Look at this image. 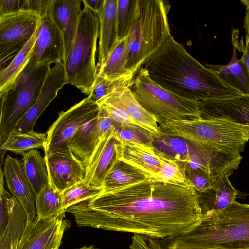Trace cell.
<instances>
[{
	"instance_id": "23",
	"label": "cell",
	"mask_w": 249,
	"mask_h": 249,
	"mask_svg": "<svg viewBox=\"0 0 249 249\" xmlns=\"http://www.w3.org/2000/svg\"><path fill=\"white\" fill-rule=\"evenodd\" d=\"M118 0H105L100 19L98 71L106 62L118 40L117 12Z\"/></svg>"
},
{
	"instance_id": "8",
	"label": "cell",
	"mask_w": 249,
	"mask_h": 249,
	"mask_svg": "<svg viewBox=\"0 0 249 249\" xmlns=\"http://www.w3.org/2000/svg\"><path fill=\"white\" fill-rule=\"evenodd\" d=\"M132 88L135 98L154 116L159 126L174 120L202 118L198 102L167 90L153 81L143 67L135 77Z\"/></svg>"
},
{
	"instance_id": "14",
	"label": "cell",
	"mask_w": 249,
	"mask_h": 249,
	"mask_svg": "<svg viewBox=\"0 0 249 249\" xmlns=\"http://www.w3.org/2000/svg\"><path fill=\"white\" fill-rule=\"evenodd\" d=\"M114 124V122L99 109L98 115L84 124L73 137L71 152L85 169L101 137Z\"/></svg>"
},
{
	"instance_id": "42",
	"label": "cell",
	"mask_w": 249,
	"mask_h": 249,
	"mask_svg": "<svg viewBox=\"0 0 249 249\" xmlns=\"http://www.w3.org/2000/svg\"><path fill=\"white\" fill-rule=\"evenodd\" d=\"M22 0H0V16L21 10Z\"/></svg>"
},
{
	"instance_id": "30",
	"label": "cell",
	"mask_w": 249,
	"mask_h": 249,
	"mask_svg": "<svg viewBox=\"0 0 249 249\" xmlns=\"http://www.w3.org/2000/svg\"><path fill=\"white\" fill-rule=\"evenodd\" d=\"M37 216L40 218L65 217L62 193L50 183L43 187L36 196Z\"/></svg>"
},
{
	"instance_id": "26",
	"label": "cell",
	"mask_w": 249,
	"mask_h": 249,
	"mask_svg": "<svg viewBox=\"0 0 249 249\" xmlns=\"http://www.w3.org/2000/svg\"><path fill=\"white\" fill-rule=\"evenodd\" d=\"M21 155L25 173L36 196L43 187L50 183L45 157L36 149Z\"/></svg>"
},
{
	"instance_id": "35",
	"label": "cell",
	"mask_w": 249,
	"mask_h": 249,
	"mask_svg": "<svg viewBox=\"0 0 249 249\" xmlns=\"http://www.w3.org/2000/svg\"><path fill=\"white\" fill-rule=\"evenodd\" d=\"M103 190L86 184L83 181L77 183L64 190L62 193L63 207L64 211L70 207L92 198Z\"/></svg>"
},
{
	"instance_id": "31",
	"label": "cell",
	"mask_w": 249,
	"mask_h": 249,
	"mask_svg": "<svg viewBox=\"0 0 249 249\" xmlns=\"http://www.w3.org/2000/svg\"><path fill=\"white\" fill-rule=\"evenodd\" d=\"M46 140V133H38L34 130L22 133L14 129L0 149L21 154L33 149H44Z\"/></svg>"
},
{
	"instance_id": "34",
	"label": "cell",
	"mask_w": 249,
	"mask_h": 249,
	"mask_svg": "<svg viewBox=\"0 0 249 249\" xmlns=\"http://www.w3.org/2000/svg\"><path fill=\"white\" fill-rule=\"evenodd\" d=\"M135 73H131L114 79H106L97 75L88 96L97 102L109 94L125 87L132 88Z\"/></svg>"
},
{
	"instance_id": "15",
	"label": "cell",
	"mask_w": 249,
	"mask_h": 249,
	"mask_svg": "<svg viewBox=\"0 0 249 249\" xmlns=\"http://www.w3.org/2000/svg\"><path fill=\"white\" fill-rule=\"evenodd\" d=\"M64 57V43L60 30L51 18H41L30 60L38 66L63 63Z\"/></svg>"
},
{
	"instance_id": "25",
	"label": "cell",
	"mask_w": 249,
	"mask_h": 249,
	"mask_svg": "<svg viewBox=\"0 0 249 249\" xmlns=\"http://www.w3.org/2000/svg\"><path fill=\"white\" fill-rule=\"evenodd\" d=\"M238 30L232 32V56L226 65L207 64V67L215 72L228 84L240 90L243 94L249 95V80L247 77L240 59H237L236 51L239 48Z\"/></svg>"
},
{
	"instance_id": "27",
	"label": "cell",
	"mask_w": 249,
	"mask_h": 249,
	"mask_svg": "<svg viewBox=\"0 0 249 249\" xmlns=\"http://www.w3.org/2000/svg\"><path fill=\"white\" fill-rule=\"evenodd\" d=\"M40 24L32 37L9 65L0 71V95L11 88L29 62L32 55Z\"/></svg>"
},
{
	"instance_id": "3",
	"label": "cell",
	"mask_w": 249,
	"mask_h": 249,
	"mask_svg": "<svg viewBox=\"0 0 249 249\" xmlns=\"http://www.w3.org/2000/svg\"><path fill=\"white\" fill-rule=\"evenodd\" d=\"M168 249H249V204L236 201L200 220L189 230L163 240Z\"/></svg>"
},
{
	"instance_id": "6",
	"label": "cell",
	"mask_w": 249,
	"mask_h": 249,
	"mask_svg": "<svg viewBox=\"0 0 249 249\" xmlns=\"http://www.w3.org/2000/svg\"><path fill=\"white\" fill-rule=\"evenodd\" d=\"M83 4L75 36L63 65L68 84L89 96L98 74L95 55L100 19L95 11Z\"/></svg>"
},
{
	"instance_id": "45",
	"label": "cell",
	"mask_w": 249,
	"mask_h": 249,
	"mask_svg": "<svg viewBox=\"0 0 249 249\" xmlns=\"http://www.w3.org/2000/svg\"><path fill=\"white\" fill-rule=\"evenodd\" d=\"M244 27L246 31V36H249V8L246 9L244 20Z\"/></svg>"
},
{
	"instance_id": "29",
	"label": "cell",
	"mask_w": 249,
	"mask_h": 249,
	"mask_svg": "<svg viewBox=\"0 0 249 249\" xmlns=\"http://www.w3.org/2000/svg\"><path fill=\"white\" fill-rule=\"evenodd\" d=\"M147 178L149 177L140 170L117 160L105 178L103 190L107 191L127 186Z\"/></svg>"
},
{
	"instance_id": "39",
	"label": "cell",
	"mask_w": 249,
	"mask_h": 249,
	"mask_svg": "<svg viewBox=\"0 0 249 249\" xmlns=\"http://www.w3.org/2000/svg\"><path fill=\"white\" fill-rule=\"evenodd\" d=\"M4 173L0 172V234L5 230L8 221V199L10 196L4 187Z\"/></svg>"
},
{
	"instance_id": "48",
	"label": "cell",
	"mask_w": 249,
	"mask_h": 249,
	"mask_svg": "<svg viewBox=\"0 0 249 249\" xmlns=\"http://www.w3.org/2000/svg\"><path fill=\"white\" fill-rule=\"evenodd\" d=\"M171 249H213V248H186V249H177L174 248Z\"/></svg>"
},
{
	"instance_id": "32",
	"label": "cell",
	"mask_w": 249,
	"mask_h": 249,
	"mask_svg": "<svg viewBox=\"0 0 249 249\" xmlns=\"http://www.w3.org/2000/svg\"><path fill=\"white\" fill-rule=\"evenodd\" d=\"M127 37L118 41L105 64L99 68L98 76L106 79H114L132 73L126 68Z\"/></svg>"
},
{
	"instance_id": "9",
	"label": "cell",
	"mask_w": 249,
	"mask_h": 249,
	"mask_svg": "<svg viewBox=\"0 0 249 249\" xmlns=\"http://www.w3.org/2000/svg\"><path fill=\"white\" fill-rule=\"evenodd\" d=\"M99 111L97 103L89 96L65 111L58 113V117L50 126L44 148L45 155L59 152L71 153V140L86 123L95 118Z\"/></svg>"
},
{
	"instance_id": "36",
	"label": "cell",
	"mask_w": 249,
	"mask_h": 249,
	"mask_svg": "<svg viewBox=\"0 0 249 249\" xmlns=\"http://www.w3.org/2000/svg\"><path fill=\"white\" fill-rule=\"evenodd\" d=\"M114 125L120 139L149 146H154V136L144 128L128 123L118 124L114 122Z\"/></svg>"
},
{
	"instance_id": "37",
	"label": "cell",
	"mask_w": 249,
	"mask_h": 249,
	"mask_svg": "<svg viewBox=\"0 0 249 249\" xmlns=\"http://www.w3.org/2000/svg\"><path fill=\"white\" fill-rule=\"evenodd\" d=\"M186 175L189 184L197 192H205L216 181L205 170L200 168L192 167L188 164Z\"/></svg>"
},
{
	"instance_id": "38",
	"label": "cell",
	"mask_w": 249,
	"mask_h": 249,
	"mask_svg": "<svg viewBox=\"0 0 249 249\" xmlns=\"http://www.w3.org/2000/svg\"><path fill=\"white\" fill-rule=\"evenodd\" d=\"M25 227L20 223L8 224L0 234V249H17Z\"/></svg>"
},
{
	"instance_id": "4",
	"label": "cell",
	"mask_w": 249,
	"mask_h": 249,
	"mask_svg": "<svg viewBox=\"0 0 249 249\" xmlns=\"http://www.w3.org/2000/svg\"><path fill=\"white\" fill-rule=\"evenodd\" d=\"M162 136L240 154L249 140V127L220 119L174 120L159 125Z\"/></svg>"
},
{
	"instance_id": "11",
	"label": "cell",
	"mask_w": 249,
	"mask_h": 249,
	"mask_svg": "<svg viewBox=\"0 0 249 249\" xmlns=\"http://www.w3.org/2000/svg\"><path fill=\"white\" fill-rule=\"evenodd\" d=\"M190 143V161L192 167L200 168L208 173L215 181L224 175L229 176L236 170L242 156L217 148Z\"/></svg>"
},
{
	"instance_id": "12",
	"label": "cell",
	"mask_w": 249,
	"mask_h": 249,
	"mask_svg": "<svg viewBox=\"0 0 249 249\" xmlns=\"http://www.w3.org/2000/svg\"><path fill=\"white\" fill-rule=\"evenodd\" d=\"M119 141L114 124L103 135L96 145L85 169L84 183L103 189L106 176L117 160L116 146Z\"/></svg>"
},
{
	"instance_id": "10",
	"label": "cell",
	"mask_w": 249,
	"mask_h": 249,
	"mask_svg": "<svg viewBox=\"0 0 249 249\" xmlns=\"http://www.w3.org/2000/svg\"><path fill=\"white\" fill-rule=\"evenodd\" d=\"M70 223L64 218H40L27 222L17 249H59Z\"/></svg>"
},
{
	"instance_id": "7",
	"label": "cell",
	"mask_w": 249,
	"mask_h": 249,
	"mask_svg": "<svg viewBox=\"0 0 249 249\" xmlns=\"http://www.w3.org/2000/svg\"><path fill=\"white\" fill-rule=\"evenodd\" d=\"M50 65L37 66L30 60L11 88L0 95V146L36 102Z\"/></svg>"
},
{
	"instance_id": "43",
	"label": "cell",
	"mask_w": 249,
	"mask_h": 249,
	"mask_svg": "<svg viewBox=\"0 0 249 249\" xmlns=\"http://www.w3.org/2000/svg\"><path fill=\"white\" fill-rule=\"evenodd\" d=\"M243 55L240 59L245 73L249 80V36H246V43L241 49Z\"/></svg>"
},
{
	"instance_id": "28",
	"label": "cell",
	"mask_w": 249,
	"mask_h": 249,
	"mask_svg": "<svg viewBox=\"0 0 249 249\" xmlns=\"http://www.w3.org/2000/svg\"><path fill=\"white\" fill-rule=\"evenodd\" d=\"M156 149L160 160L161 168L154 179L186 188L192 187L186 175L188 162L173 158L157 148Z\"/></svg>"
},
{
	"instance_id": "2",
	"label": "cell",
	"mask_w": 249,
	"mask_h": 249,
	"mask_svg": "<svg viewBox=\"0 0 249 249\" xmlns=\"http://www.w3.org/2000/svg\"><path fill=\"white\" fill-rule=\"evenodd\" d=\"M142 66L153 81L190 100L199 102L243 94L192 57L171 35Z\"/></svg>"
},
{
	"instance_id": "41",
	"label": "cell",
	"mask_w": 249,
	"mask_h": 249,
	"mask_svg": "<svg viewBox=\"0 0 249 249\" xmlns=\"http://www.w3.org/2000/svg\"><path fill=\"white\" fill-rule=\"evenodd\" d=\"M128 249H168L158 239L148 238L139 234H134Z\"/></svg>"
},
{
	"instance_id": "5",
	"label": "cell",
	"mask_w": 249,
	"mask_h": 249,
	"mask_svg": "<svg viewBox=\"0 0 249 249\" xmlns=\"http://www.w3.org/2000/svg\"><path fill=\"white\" fill-rule=\"evenodd\" d=\"M139 18L127 37L126 68L136 74L171 36L163 0H139Z\"/></svg>"
},
{
	"instance_id": "46",
	"label": "cell",
	"mask_w": 249,
	"mask_h": 249,
	"mask_svg": "<svg viewBox=\"0 0 249 249\" xmlns=\"http://www.w3.org/2000/svg\"><path fill=\"white\" fill-rule=\"evenodd\" d=\"M76 249H99L98 248L94 247L93 245L90 246H84L83 247H82L81 248Z\"/></svg>"
},
{
	"instance_id": "44",
	"label": "cell",
	"mask_w": 249,
	"mask_h": 249,
	"mask_svg": "<svg viewBox=\"0 0 249 249\" xmlns=\"http://www.w3.org/2000/svg\"><path fill=\"white\" fill-rule=\"evenodd\" d=\"M82 1L99 16L103 10L105 0H82Z\"/></svg>"
},
{
	"instance_id": "1",
	"label": "cell",
	"mask_w": 249,
	"mask_h": 249,
	"mask_svg": "<svg viewBox=\"0 0 249 249\" xmlns=\"http://www.w3.org/2000/svg\"><path fill=\"white\" fill-rule=\"evenodd\" d=\"M79 227L132 233L164 239L191 229L200 220L199 196L186 188L153 178L109 190L73 205Z\"/></svg>"
},
{
	"instance_id": "17",
	"label": "cell",
	"mask_w": 249,
	"mask_h": 249,
	"mask_svg": "<svg viewBox=\"0 0 249 249\" xmlns=\"http://www.w3.org/2000/svg\"><path fill=\"white\" fill-rule=\"evenodd\" d=\"M44 157L50 184L60 192L84 180L85 169L72 153L57 152Z\"/></svg>"
},
{
	"instance_id": "22",
	"label": "cell",
	"mask_w": 249,
	"mask_h": 249,
	"mask_svg": "<svg viewBox=\"0 0 249 249\" xmlns=\"http://www.w3.org/2000/svg\"><path fill=\"white\" fill-rule=\"evenodd\" d=\"M103 98L122 107L138 126L150 132L153 134L155 139H158L162 137L156 118L137 100L133 93L131 88H123Z\"/></svg>"
},
{
	"instance_id": "33",
	"label": "cell",
	"mask_w": 249,
	"mask_h": 249,
	"mask_svg": "<svg viewBox=\"0 0 249 249\" xmlns=\"http://www.w3.org/2000/svg\"><path fill=\"white\" fill-rule=\"evenodd\" d=\"M140 14L139 0H118L117 39L126 38L135 25Z\"/></svg>"
},
{
	"instance_id": "47",
	"label": "cell",
	"mask_w": 249,
	"mask_h": 249,
	"mask_svg": "<svg viewBox=\"0 0 249 249\" xmlns=\"http://www.w3.org/2000/svg\"><path fill=\"white\" fill-rule=\"evenodd\" d=\"M240 1L246 6V9L249 8V0H241Z\"/></svg>"
},
{
	"instance_id": "21",
	"label": "cell",
	"mask_w": 249,
	"mask_h": 249,
	"mask_svg": "<svg viewBox=\"0 0 249 249\" xmlns=\"http://www.w3.org/2000/svg\"><path fill=\"white\" fill-rule=\"evenodd\" d=\"M82 0H53L49 18L57 25L62 35L64 43V57L66 59L75 36Z\"/></svg>"
},
{
	"instance_id": "18",
	"label": "cell",
	"mask_w": 249,
	"mask_h": 249,
	"mask_svg": "<svg viewBox=\"0 0 249 249\" xmlns=\"http://www.w3.org/2000/svg\"><path fill=\"white\" fill-rule=\"evenodd\" d=\"M202 118L220 119L249 127V95L199 102Z\"/></svg>"
},
{
	"instance_id": "40",
	"label": "cell",
	"mask_w": 249,
	"mask_h": 249,
	"mask_svg": "<svg viewBox=\"0 0 249 249\" xmlns=\"http://www.w3.org/2000/svg\"><path fill=\"white\" fill-rule=\"evenodd\" d=\"M53 0H22L21 10H31L41 18H49Z\"/></svg>"
},
{
	"instance_id": "16",
	"label": "cell",
	"mask_w": 249,
	"mask_h": 249,
	"mask_svg": "<svg viewBox=\"0 0 249 249\" xmlns=\"http://www.w3.org/2000/svg\"><path fill=\"white\" fill-rule=\"evenodd\" d=\"M3 173L8 188L26 213L27 222L33 221L37 216L36 195L25 173L22 162L7 155L5 159Z\"/></svg>"
},
{
	"instance_id": "19",
	"label": "cell",
	"mask_w": 249,
	"mask_h": 249,
	"mask_svg": "<svg viewBox=\"0 0 249 249\" xmlns=\"http://www.w3.org/2000/svg\"><path fill=\"white\" fill-rule=\"evenodd\" d=\"M41 21V17L31 10H20L0 16V44H26Z\"/></svg>"
},
{
	"instance_id": "24",
	"label": "cell",
	"mask_w": 249,
	"mask_h": 249,
	"mask_svg": "<svg viewBox=\"0 0 249 249\" xmlns=\"http://www.w3.org/2000/svg\"><path fill=\"white\" fill-rule=\"evenodd\" d=\"M228 175L217 180L213 186L205 192H197L201 217L210 216L225 209L236 201L238 191L231 185Z\"/></svg>"
},
{
	"instance_id": "20",
	"label": "cell",
	"mask_w": 249,
	"mask_h": 249,
	"mask_svg": "<svg viewBox=\"0 0 249 249\" xmlns=\"http://www.w3.org/2000/svg\"><path fill=\"white\" fill-rule=\"evenodd\" d=\"M119 139L116 146L117 160L156 178L161 168L156 147Z\"/></svg>"
},
{
	"instance_id": "13",
	"label": "cell",
	"mask_w": 249,
	"mask_h": 249,
	"mask_svg": "<svg viewBox=\"0 0 249 249\" xmlns=\"http://www.w3.org/2000/svg\"><path fill=\"white\" fill-rule=\"evenodd\" d=\"M67 84L68 82L63 63H58L51 67L36 102L18 122L14 129L22 133L33 130L37 119L56 97L59 90Z\"/></svg>"
}]
</instances>
